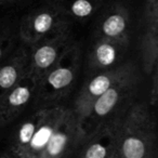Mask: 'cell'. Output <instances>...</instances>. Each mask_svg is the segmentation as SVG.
<instances>
[{
  "label": "cell",
  "mask_w": 158,
  "mask_h": 158,
  "mask_svg": "<svg viewBox=\"0 0 158 158\" xmlns=\"http://www.w3.org/2000/svg\"><path fill=\"white\" fill-rule=\"evenodd\" d=\"M126 158H143L145 154L144 144L136 138H128L123 145Z\"/></svg>",
  "instance_id": "obj_2"
},
{
  "label": "cell",
  "mask_w": 158,
  "mask_h": 158,
  "mask_svg": "<svg viewBox=\"0 0 158 158\" xmlns=\"http://www.w3.org/2000/svg\"><path fill=\"white\" fill-rule=\"evenodd\" d=\"M35 131V126L31 123H27L21 128L20 131V140L22 143H28L31 140Z\"/></svg>",
  "instance_id": "obj_14"
},
{
  "label": "cell",
  "mask_w": 158,
  "mask_h": 158,
  "mask_svg": "<svg viewBox=\"0 0 158 158\" xmlns=\"http://www.w3.org/2000/svg\"><path fill=\"white\" fill-rule=\"evenodd\" d=\"M56 52L52 47H42L35 53V62L39 67L46 68L54 62Z\"/></svg>",
  "instance_id": "obj_4"
},
{
  "label": "cell",
  "mask_w": 158,
  "mask_h": 158,
  "mask_svg": "<svg viewBox=\"0 0 158 158\" xmlns=\"http://www.w3.org/2000/svg\"><path fill=\"white\" fill-rule=\"evenodd\" d=\"M73 79V74L67 68H60L53 72L49 77V82L55 89H61L70 84Z\"/></svg>",
  "instance_id": "obj_3"
},
{
  "label": "cell",
  "mask_w": 158,
  "mask_h": 158,
  "mask_svg": "<svg viewBox=\"0 0 158 158\" xmlns=\"http://www.w3.org/2000/svg\"><path fill=\"white\" fill-rule=\"evenodd\" d=\"M16 80V70L11 66L0 69V87L1 88H10L14 85Z\"/></svg>",
  "instance_id": "obj_9"
},
{
  "label": "cell",
  "mask_w": 158,
  "mask_h": 158,
  "mask_svg": "<svg viewBox=\"0 0 158 158\" xmlns=\"http://www.w3.org/2000/svg\"><path fill=\"white\" fill-rule=\"evenodd\" d=\"M0 55H1V50H0Z\"/></svg>",
  "instance_id": "obj_16"
},
{
  "label": "cell",
  "mask_w": 158,
  "mask_h": 158,
  "mask_svg": "<svg viewBox=\"0 0 158 158\" xmlns=\"http://www.w3.org/2000/svg\"><path fill=\"white\" fill-rule=\"evenodd\" d=\"M110 79L106 76H98L91 81L90 86H89V90L93 95L100 97L110 88Z\"/></svg>",
  "instance_id": "obj_8"
},
{
  "label": "cell",
  "mask_w": 158,
  "mask_h": 158,
  "mask_svg": "<svg viewBox=\"0 0 158 158\" xmlns=\"http://www.w3.org/2000/svg\"><path fill=\"white\" fill-rule=\"evenodd\" d=\"M106 149L100 144H94L89 147L86 153V158H105Z\"/></svg>",
  "instance_id": "obj_15"
},
{
  "label": "cell",
  "mask_w": 158,
  "mask_h": 158,
  "mask_svg": "<svg viewBox=\"0 0 158 158\" xmlns=\"http://www.w3.org/2000/svg\"><path fill=\"white\" fill-rule=\"evenodd\" d=\"M118 99V93L115 89L108 88L103 94L100 95L98 101L95 102L94 110L99 115H106L116 104Z\"/></svg>",
  "instance_id": "obj_1"
},
{
  "label": "cell",
  "mask_w": 158,
  "mask_h": 158,
  "mask_svg": "<svg viewBox=\"0 0 158 158\" xmlns=\"http://www.w3.org/2000/svg\"><path fill=\"white\" fill-rule=\"evenodd\" d=\"M51 24H52V18H51L50 14L42 13L36 18L35 29L38 33H46L51 27Z\"/></svg>",
  "instance_id": "obj_13"
},
{
  "label": "cell",
  "mask_w": 158,
  "mask_h": 158,
  "mask_svg": "<svg viewBox=\"0 0 158 158\" xmlns=\"http://www.w3.org/2000/svg\"><path fill=\"white\" fill-rule=\"evenodd\" d=\"M29 99V91L28 89L24 88V87H20V88L15 89L13 92L11 93L9 98V102L11 105L19 106L24 104L27 100Z\"/></svg>",
  "instance_id": "obj_11"
},
{
  "label": "cell",
  "mask_w": 158,
  "mask_h": 158,
  "mask_svg": "<svg viewBox=\"0 0 158 158\" xmlns=\"http://www.w3.org/2000/svg\"><path fill=\"white\" fill-rule=\"evenodd\" d=\"M52 129L50 127H42L39 129V131H37V133L34 134L31 138V146L35 148H41L44 145L48 143L49 139L52 135Z\"/></svg>",
  "instance_id": "obj_7"
},
{
  "label": "cell",
  "mask_w": 158,
  "mask_h": 158,
  "mask_svg": "<svg viewBox=\"0 0 158 158\" xmlns=\"http://www.w3.org/2000/svg\"><path fill=\"white\" fill-rule=\"evenodd\" d=\"M97 56L103 65H110L115 60V50L107 44H101L97 50Z\"/></svg>",
  "instance_id": "obj_10"
},
{
  "label": "cell",
  "mask_w": 158,
  "mask_h": 158,
  "mask_svg": "<svg viewBox=\"0 0 158 158\" xmlns=\"http://www.w3.org/2000/svg\"><path fill=\"white\" fill-rule=\"evenodd\" d=\"M126 23L123 16L112 15L105 21L103 25V31L108 36H117L125 29Z\"/></svg>",
  "instance_id": "obj_5"
},
{
  "label": "cell",
  "mask_w": 158,
  "mask_h": 158,
  "mask_svg": "<svg viewBox=\"0 0 158 158\" xmlns=\"http://www.w3.org/2000/svg\"><path fill=\"white\" fill-rule=\"evenodd\" d=\"M72 10L77 16H87L92 11V6L87 0H76L72 7Z\"/></svg>",
  "instance_id": "obj_12"
},
{
  "label": "cell",
  "mask_w": 158,
  "mask_h": 158,
  "mask_svg": "<svg viewBox=\"0 0 158 158\" xmlns=\"http://www.w3.org/2000/svg\"><path fill=\"white\" fill-rule=\"evenodd\" d=\"M66 143V136L62 133H52L51 138L48 141V152L50 155L56 156L63 149Z\"/></svg>",
  "instance_id": "obj_6"
}]
</instances>
